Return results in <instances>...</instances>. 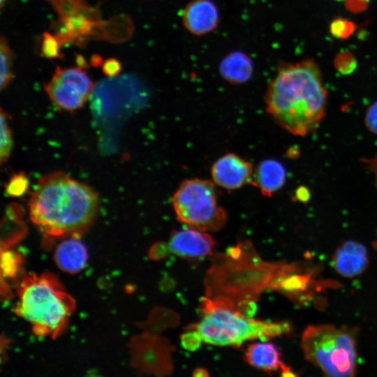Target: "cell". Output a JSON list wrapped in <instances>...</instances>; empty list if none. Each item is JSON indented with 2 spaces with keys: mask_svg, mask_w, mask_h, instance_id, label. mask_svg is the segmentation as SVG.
<instances>
[{
  "mask_svg": "<svg viewBox=\"0 0 377 377\" xmlns=\"http://www.w3.org/2000/svg\"><path fill=\"white\" fill-rule=\"evenodd\" d=\"M215 184L200 178L184 180L172 197L173 210L179 221L205 232L220 230L228 220L219 204Z\"/></svg>",
  "mask_w": 377,
  "mask_h": 377,
  "instance_id": "7",
  "label": "cell"
},
{
  "mask_svg": "<svg viewBox=\"0 0 377 377\" xmlns=\"http://www.w3.org/2000/svg\"><path fill=\"white\" fill-rule=\"evenodd\" d=\"M311 197V193L308 188L300 186L295 191V198L302 202H306Z\"/></svg>",
  "mask_w": 377,
  "mask_h": 377,
  "instance_id": "29",
  "label": "cell"
},
{
  "mask_svg": "<svg viewBox=\"0 0 377 377\" xmlns=\"http://www.w3.org/2000/svg\"><path fill=\"white\" fill-rule=\"evenodd\" d=\"M301 343L306 360L327 376L355 374L357 353L352 330L328 324L309 325L302 333Z\"/></svg>",
  "mask_w": 377,
  "mask_h": 377,
  "instance_id": "6",
  "label": "cell"
},
{
  "mask_svg": "<svg viewBox=\"0 0 377 377\" xmlns=\"http://www.w3.org/2000/svg\"><path fill=\"white\" fill-rule=\"evenodd\" d=\"M57 13L54 36L60 45H84L94 38L116 39L111 20H105L98 10L89 6L85 0H47ZM121 38L120 36H119ZM119 39V38H118Z\"/></svg>",
  "mask_w": 377,
  "mask_h": 377,
  "instance_id": "8",
  "label": "cell"
},
{
  "mask_svg": "<svg viewBox=\"0 0 377 377\" xmlns=\"http://www.w3.org/2000/svg\"><path fill=\"white\" fill-rule=\"evenodd\" d=\"M13 140L12 136V131H10L7 115L3 111L1 110V150H0V159L1 162H6L11 153L13 148Z\"/></svg>",
  "mask_w": 377,
  "mask_h": 377,
  "instance_id": "20",
  "label": "cell"
},
{
  "mask_svg": "<svg viewBox=\"0 0 377 377\" xmlns=\"http://www.w3.org/2000/svg\"><path fill=\"white\" fill-rule=\"evenodd\" d=\"M369 263L367 248L361 243L350 240L337 248L333 258L335 270L345 277L362 273Z\"/></svg>",
  "mask_w": 377,
  "mask_h": 377,
  "instance_id": "13",
  "label": "cell"
},
{
  "mask_svg": "<svg viewBox=\"0 0 377 377\" xmlns=\"http://www.w3.org/2000/svg\"><path fill=\"white\" fill-rule=\"evenodd\" d=\"M244 359L251 366L265 371L281 369L283 376H295L281 360L277 347L271 343L258 342L250 344L245 352Z\"/></svg>",
  "mask_w": 377,
  "mask_h": 377,
  "instance_id": "15",
  "label": "cell"
},
{
  "mask_svg": "<svg viewBox=\"0 0 377 377\" xmlns=\"http://www.w3.org/2000/svg\"><path fill=\"white\" fill-rule=\"evenodd\" d=\"M29 180L24 172L17 173L10 178L5 186L6 193L10 197L19 198L28 191Z\"/></svg>",
  "mask_w": 377,
  "mask_h": 377,
  "instance_id": "22",
  "label": "cell"
},
{
  "mask_svg": "<svg viewBox=\"0 0 377 377\" xmlns=\"http://www.w3.org/2000/svg\"><path fill=\"white\" fill-rule=\"evenodd\" d=\"M182 22L194 36H201L213 31L219 22V12L212 0H192L183 8Z\"/></svg>",
  "mask_w": 377,
  "mask_h": 377,
  "instance_id": "12",
  "label": "cell"
},
{
  "mask_svg": "<svg viewBox=\"0 0 377 377\" xmlns=\"http://www.w3.org/2000/svg\"><path fill=\"white\" fill-rule=\"evenodd\" d=\"M1 54V89L6 87L13 78V54L7 43L6 39L1 37L0 41Z\"/></svg>",
  "mask_w": 377,
  "mask_h": 377,
  "instance_id": "19",
  "label": "cell"
},
{
  "mask_svg": "<svg viewBox=\"0 0 377 377\" xmlns=\"http://www.w3.org/2000/svg\"><path fill=\"white\" fill-rule=\"evenodd\" d=\"M87 260V249L82 242L75 236L65 239L57 247L55 260L64 271L77 272L83 269Z\"/></svg>",
  "mask_w": 377,
  "mask_h": 377,
  "instance_id": "17",
  "label": "cell"
},
{
  "mask_svg": "<svg viewBox=\"0 0 377 377\" xmlns=\"http://www.w3.org/2000/svg\"><path fill=\"white\" fill-rule=\"evenodd\" d=\"M99 198L87 184L53 172L42 177L29 201L31 220L45 235L78 236L93 223Z\"/></svg>",
  "mask_w": 377,
  "mask_h": 377,
  "instance_id": "3",
  "label": "cell"
},
{
  "mask_svg": "<svg viewBox=\"0 0 377 377\" xmlns=\"http://www.w3.org/2000/svg\"><path fill=\"white\" fill-rule=\"evenodd\" d=\"M364 124L370 132L377 135V101L367 108L364 116Z\"/></svg>",
  "mask_w": 377,
  "mask_h": 377,
  "instance_id": "26",
  "label": "cell"
},
{
  "mask_svg": "<svg viewBox=\"0 0 377 377\" xmlns=\"http://www.w3.org/2000/svg\"><path fill=\"white\" fill-rule=\"evenodd\" d=\"M286 170L279 161L267 158L261 161L254 168L251 184L265 197H272L285 184Z\"/></svg>",
  "mask_w": 377,
  "mask_h": 377,
  "instance_id": "14",
  "label": "cell"
},
{
  "mask_svg": "<svg viewBox=\"0 0 377 377\" xmlns=\"http://www.w3.org/2000/svg\"><path fill=\"white\" fill-rule=\"evenodd\" d=\"M334 66L340 74L347 75L356 70L357 61L352 52L342 50L336 54L334 59Z\"/></svg>",
  "mask_w": 377,
  "mask_h": 377,
  "instance_id": "23",
  "label": "cell"
},
{
  "mask_svg": "<svg viewBox=\"0 0 377 377\" xmlns=\"http://www.w3.org/2000/svg\"><path fill=\"white\" fill-rule=\"evenodd\" d=\"M337 1H344V0H337Z\"/></svg>",
  "mask_w": 377,
  "mask_h": 377,
  "instance_id": "32",
  "label": "cell"
},
{
  "mask_svg": "<svg viewBox=\"0 0 377 377\" xmlns=\"http://www.w3.org/2000/svg\"><path fill=\"white\" fill-rule=\"evenodd\" d=\"M376 186H377V176H376Z\"/></svg>",
  "mask_w": 377,
  "mask_h": 377,
  "instance_id": "31",
  "label": "cell"
},
{
  "mask_svg": "<svg viewBox=\"0 0 377 377\" xmlns=\"http://www.w3.org/2000/svg\"><path fill=\"white\" fill-rule=\"evenodd\" d=\"M199 323L191 329L201 341L215 346H240L245 341L260 338L263 341L290 331L287 322H266L223 307L202 310Z\"/></svg>",
  "mask_w": 377,
  "mask_h": 377,
  "instance_id": "5",
  "label": "cell"
},
{
  "mask_svg": "<svg viewBox=\"0 0 377 377\" xmlns=\"http://www.w3.org/2000/svg\"><path fill=\"white\" fill-rule=\"evenodd\" d=\"M120 62L114 58L107 59L103 65V71L108 77L117 76L121 71Z\"/></svg>",
  "mask_w": 377,
  "mask_h": 377,
  "instance_id": "27",
  "label": "cell"
},
{
  "mask_svg": "<svg viewBox=\"0 0 377 377\" xmlns=\"http://www.w3.org/2000/svg\"><path fill=\"white\" fill-rule=\"evenodd\" d=\"M327 91L312 59L281 64L269 83L267 113L290 133L305 137L317 130L326 113Z\"/></svg>",
  "mask_w": 377,
  "mask_h": 377,
  "instance_id": "2",
  "label": "cell"
},
{
  "mask_svg": "<svg viewBox=\"0 0 377 377\" xmlns=\"http://www.w3.org/2000/svg\"><path fill=\"white\" fill-rule=\"evenodd\" d=\"M60 46V44L54 35H52L47 32L43 34L41 52L45 57L49 59L61 57V55L59 51Z\"/></svg>",
  "mask_w": 377,
  "mask_h": 377,
  "instance_id": "25",
  "label": "cell"
},
{
  "mask_svg": "<svg viewBox=\"0 0 377 377\" xmlns=\"http://www.w3.org/2000/svg\"><path fill=\"white\" fill-rule=\"evenodd\" d=\"M6 0H1V6L2 7Z\"/></svg>",
  "mask_w": 377,
  "mask_h": 377,
  "instance_id": "30",
  "label": "cell"
},
{
  "mask_svg": "<svg viewBox=\"0 0 377 377\" xmlns=\"http://www.w3.org/2000/svg\"><path fill=\"white\" fill-rule=\"evenodd\" d=\"M298 267L264 261L250 242H240L214 260L206 276L201 309L223 307L249 316L265 289L272 288L279 277Z\"/></svg>",
  "mask_w": 377,
  "mask_h": 377,
  "instance_id": "1",
  "label": "cell"
},
{
  "mask_svg": "<svg viewBox=\"0 0 377 377\" xmlns=\"http://www.w3.org/2000/svg\"><path fill=\"white\" fill-rule=\"evenodd\" d=\"M16 313L38 336L57 337L75 309V302L51 274L25 276L17 288Z\"/></svg>",
  "mask_w": 377,
  "mask_h": 377,
  "instance_id": "4",
  "label": "cell"
},
{
  "mask_svg": "<svg viewBox=\"0 0 377 377\" xmlns=\"http://www.w3.org/2000/svg\"><path fill=\"white\" fill-rule=\"evenodd\" d=\"M253 170L250 161L235 153H228L212 164V180L216 186L226 190H237L251 183Z\"/></svg>",
  "mask_w": 377,
  "mask_h": 377,
  "instance_id": "11",
  "label": "cell"
},
{
  "mask_svg": "<svg viewBox=\"0 0 377 377\" xmlns=\"http://www.w3.org/2000/svg\"><path fill=\"white\" fill-rule=\"evenodd\" d=\"M344 4L350 12L357 14L369 7V0H344Z\"/></svg>",
  "mask_w": 377,
  "mask_h": 377,
  "instance_id": "28",
  "label": "cell"
},
{
  "mask_svg": "<svg viewBox=\"0 0 377 377\" xmlns=\"http://www.w3.org/2000/svg\"><path fill=\"white\" fill-rule=\"evenodd\" d=\"M94 89L90 77L78 67H57L45 85L50 101L59 109L71 112L83 107Z\"/></svg>",
  "mask_w": 377,
  "mask_h": 377,
  "instance_id": "9",
  "label": "cell"
},
{
  "mask_svg": "<svg viewBox=\"0 0 377 377\" xmlns=\"http://www.w3.org/2000/svg\"><path fill=\"white\" fill-rule=\"evenodd\" d=\"M216 241L207 232L186 226L174 230L166 242L160 244L161 257L172 254L186 259H198L212 253Z\"/></svg>",
  "mask_w": 377,
  "mask_h": 377,
  "instance_id": "10",
  "label": "cell"
},
{
  "mask_svg": "<svg viewBox=\"0 0 377 377\" xmlns=\"http://www.w3.org/2000/svg\"><path fill=\"white\" fill-rule=\"evenodd\" d=\"M356 24L351 20L339 17L330 24V33L335 38L346 40L356 31Z\"/></svg>",
  "mask_w": 377,
  "mask_h": 377,
  "instance_id": "21",
  "label": "cell"
},
{
  "mask_svg": "<svg viewBox=\"0 0 377 377\" xmlns=\"http://www.w3.org/2000/svg\"><path fill=\"white\" fill-rule=\"evenodd\" d=\"M252 59L242 51H232L225 55L221 60L219 71L227 82L240 84L248 82L253 73Z\"/></svg>",
  "mask_w": 377,
  "mask_h": 377,
  "instance_id": "16",
  "label": "cell"
},
{
  "mask_svg": "<svg viewBox=\"0 0 377 377\" xmlns=\"http://www.w3.org/2000/svg\"><path fill=\"white\" fill-rule=\"evenodd\" d=\"M2 275L6 278L14 276L18 272L20 258L13 251H6L1 255Z\"/></svg>",
  "mask_w": 377,
  "mask_h": 377,
  "instance_id": "24",
  "label": "cell"
},
{
  "mask_svg": "<svg viewBox=\"0 0 377 377\" xmlns=\"http://www.w3.org/2000/svg\"><path fill=\"white\" fill-rule=\"evenodd\" d=\"M300 267L279 277L272 288L277 290L291 299L302 301L308 298L306 294L314 282L309 272H300Z\"/></svg>",
  "mask_w": 377,
  "mask_h": 377,
  "instance_id": "18",
  "label": "cell"
}]
</instances>
